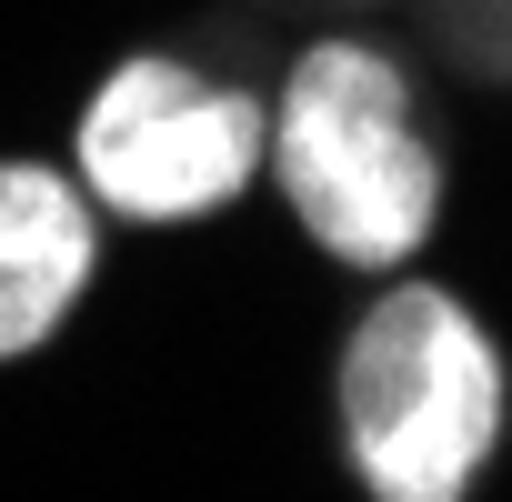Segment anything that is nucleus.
<instances>
[{
	"label": "nucleus",
	"mask_w": 512,
	"mask_h": 502,
	"mask_svg": "<svg viewBox=\"0 0 512 502\" xmlns=\"http://www.w3.org/2000/svg\"><path fill=\"white\" fill-rule=\"evenodd\" d=\"M71 171L131 231H201L272 191V91L221 81L181 51H131L81 91Z\"/></svg>",
	"instance_id": "nucleus-3"
},
{
	"label": "nucleus",
	"mask_w": 512,
	"mask_h": 502,
	"mask_svg": "<svg viewBox=\"0 0 512 502\" xmlns=\"http://www.w3.org/2000/svg\"><path fill=\"white\" fill-rule=\"evenodd\" d=\"M272 201L352 282H392L432 251L452 171L392 51L342 31L292 51V71L272 81Z\"/></svg>",
	"instance_id": "nucleus-1"
},
{
	"label": "nucleus",
	"mask_w": 512,
	"mask_h": 502,
	"mask_svg": "<svg viewBox=\"0 0 512 502\" xmlns=\"http://www.w3.org/2000/svg\"><path fill=\"white\" fill-rule=\"evenodd\" d=\"M512 422V372L492 322L432 282L392 272L342 332L332 362V442L362 502H472Z\"/></svg>",
	"instance_id": "nucleus-2"
},
{
	"label": "nucleus",
	"mask_w": 512,
	"mask_h": 502,
	"mask_svg": "<svg viewBox=\"0 0 512 502\" xmlns=\"http://www.w3.org/2000/svg\"><path fill=\"white\" fill-rule=\"evenodd\" d=\"M101 231L111 211L91 181L41 151H0V372L41 362L101 292Z\"/></svg>",
	"instance_id": "nucleus-4"
}]
</instances>
